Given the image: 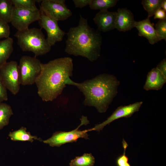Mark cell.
Listing matches in <instances>:
<instances>
[{"label":"cell","instance_id":"6da1fadb","mask_svg":"<svg viewBox=\"0 0 166 166\" xmlns=\"http://www.w3.org/2000/svg\"><path fill=\"white\" fill-rule=\"evenodd\" d=\"M40 73L35 83L42 100L52 101L62 93L67 79L73 75V59L69 57L57 58L41 65Z\"/></svg>","mask_w":166,"mask_h":166},{"label":"cell","instance_id":"7a4b0ae2","mask_svg":"<svg viewBox=\"0 0 166 166\" xmlns=\"http://www.w3.org/2000/svg\"><path fill=\"white\" fill-rule=\"evenodd\" d=\"M120 81L113 75L105 73L81 83L70 78L67 84L76 86L85 97L84 105L95 107L100 113L105 112L117 95Z\"/></svg>","mask_w":166,"mask_h":166},{"label":"cell","instance_id":"3957f363","mask_svg":"<svg viewBox=\"0 0 166 166\" xmlns=\"http://www.w3.org/2000/svg\"><path fill=\"white\" fill-rule=\"evenodd\" d=\"M66 34L65 50L68 54L84 57L92 62L100 57L101 35L99 31L90 27L87 19L81 15L78 25L70 28Z\"/></svg>","mask_w":166,"mask_h":166},{"label":"cell","instance_id":"277c9868","mask_svg":"<svg viewBox=\"0 0 166 166\" xmlns=\"http://www.w3.org/2000/svg\"><path fill=\"white\" fill-rule=\"evenodd\" d=\"M14 36L22 50L32 52L35 57L44 55L51 50V46L40 29L32 28L17 31Z\"/></svg>","mask_w":166,"mask_h":166},{"label":"cell","instance_id":"5b68a950","mask_svg":"<svg viewBox=\"0 0 166 166\" xmlns=\"http://www.w3.org/2000/svg\"><path fill=\"white\" fill-rule=\"evenodd\" d=\"M80 120L81 123L76 128L68 132H56L50 138L42 140V142L49 144L51 147H59L65 144L76 142L80 138L89 139V135L87 132L91 131V129L82 131L78 129L82 125H86L89 124V121L87 117L84 116H82Z\"/></svg>","mask_w":166,"mask_h":166},{"label":"cell","instance_id":"8992f818","mask_svg":"<svg viewBox=\"0 0 166 166\" xmlns=\"http://www.w3.org/2000/svg\"><path fill=\"white\" fill-rule=\"evenodd\" d=\"M42 63L36 57L24 55L18 65L21 85H31L35 83L41 71Z\"/></svg>","mask_w":166,"mask_h":166},{"label":"cell","instance_id":"52a82bcc","mask_svg":"<svg viewBox=\"0 0 166 166\" xmlns=\"http://www.w3.org/2000/svg\"><path fill=\"white\" fill-rule=\"evenodd\" d=\"M0 77L4 85L13 95L19 92L21 85L17 62H7L0 68Z\"/></svg>","mask_w":166,"mask_h":166},{"label":"cell","instance_id":"ba28073f","mask_svg":"<svg viewBox=\"0 0 166 166\" xmlns=\"http://www.w3.org/2000/svg\"><path fill=\"white\" fill-rule=\"evenodd\" d=\"M64 0H41L40 9L46 15L57 21H64L71 16L72 12Z\"/></svg>","mask_w":166,"mask_h":166},{"label":"cell","instance_id":"9c48e42d","mask_svg":"<svg viewBox=\"0 0 166 166\" xmlns=\"http://www.w3.org/2000/svg\"><path fill=\"white\" fill-rule=\"evenodd\" d=\"M41 14L40 9L33 11L18 9L14 7L11 22L17 31L28 29L33 22L38 21Z\"/></svg>","mask_w":166,"mask_h":166},{"label":"cell","instance_id":"30bf717a","mask_svg":"<svg viewBox=\"0 0 166 166\" xmlns=\"http://www.w3.org/2000/svg\"><path fill=\"white\" fill-rule=\"evenodd\" d=\"M40 10L41 14L38 20V24L40 27L46 32L47 41L52 46L56 42L61 41L66 33L60 29L57 21L49 18Z\"/></svg>","mask_w":166,"mask_h":166},{"label":"cell","instance_id":"8fae6325","mask_svg":"<svg viewBox=\"0 0 166 166\" xmlns=\"http://www.w3.org/2000/svg\"><path fill=\"white\" fill-rule=\"evenodd\" d=\"M142 103V101H140L127 105L119 106L105 121L96 125L94 128H91V131L100 132L105 126L115 120L121 118L131 117L135 112L139 111Z\"/></svg>","mask_w":166,"mask_h":166},{"label":"cell","instance_id":"7c38bea8","mask_svg":"<svg viewBox=\"0 0 166 166\" xmlns=\"http://www.w3.org/2000/svg\"><path fill=\"white\" fill-rule=\"evenodd\" d=\"M117 12L101 10L93 19L99 31L106 32L115 29Z\"/></svg>","mask_w":166,"mask_h":166},{"label":"cell","instance_id":"4fadbf2b","mask_svg":"<svg viewBox=\"0 0 166 166\" xmlns=\"http://www.w3.org/2000/svg\"><path fill=\"white\" fill-rule=\"evenodd\" d=\"M150 18L139 21H135L134 27L138 31V35L147 38L152 45L160 41L154 27V24L152 23Z\"/></svg>","mask_w":166,"mask_h":166},{"label":"cell","instance_id":"5bb4252c","mask_svg":"<svg viewBox=\"0 0 166 166\" xmlns=\"http://www.w3.org/2000/svg\"><path fill=\"white\" fill-rule=\"evenodd\" d=\"M135 21L130 10L127 8H118L117 12L115 29L120 31L130 30L134 27Z\"/></svg>","mask_w":166,"mask_h":166},{"label":"cell","instance_id":"9a60e30c","mask_svg":"<svg viewBox=\"0 0 166 166\" xmlns=\"http://www.w3.org/2000/svg\"><path fill=\"white\" fill-rule=\"evenodd\" d=\"M166 82V77L156 68L152 69L147 75L144 89L146 91L161 89Z\"/></svg>","mask_w":166,"mask_h":166},{"label":"cell","instance_id":"2e32d148","mask_svg":"<svg viewBox=\"0 0 166 166\" xmlns=\"http://www.w3.org/2000/svg\"><path fill=\"white\" fill-rule=\"evenodd\" d=\"M14 40L10 37L0 40V68L7 62L14 50Z\"/></svg>","mask_w":166,"mask_h":166},{"label":"cell","instance_id":"e0dca14e","mask_svg":"<svg viewBox=\"0 0 166 166\" xmlns=\"http://www.w3.org/2000/svg\"><path fill=\"white\" fill-rule=\"evenodd\" d=\"M8 136L11 140L14 141H27L32 142L34 140L41 141L38 137L33 136L27 132L26 128L23 127L17 130L10 132Z\"/></svg>","mask_w":166,"mask_h":166},{"label":"cell","instance_id":"ac0fdd59","mask_svg":"<svg viewBox=\"0 0 166 166\" xmlns=\"http://www.w3.org/2000/svg\"><path fill=\"white\" fill-rule=\"evenodd\" d=\"M13 8L10 0H0V20L10 22Z\"/></svg>","mask_w":166,"mask_h":166},{"label":"cell","instance_id":"d6986e66","mask_svg":"<svg viewBox=\"0 0 166 166\" xmlns=\"http://www.w3.org/2000/svg\"><path fill=\"white\" fill-rule=\"evenodd\" d=\"M95 158L91 153H85L81 156H76L71 160L69 166H93Z\"/></svg>","mask_w":166,"mask_h":166},{"label":"cell","instance_id":"ffe728a7","mask_svg":"<svg viewBox=\"0 0 166 166\" xmlns=\"http://www.w3.org/2000/svg\"><path fill=\"white\" fill-rule=\"evenodd\" d=\"M13 114L12 109L9 105L2 102L0 103V130L8 124Z\"/></svg>","mask_w":166,"mask_h":166},{"label":"cell","instance_id":"44dd1931","mask_svg":"<svg viewBox=\"0 0 166 166\" xmlns=\"http://www.w3.org/2000/svg\"><path fill=\"white\" fill-rule=\"evenodd\" d=\"M118 0H91L89 6L91 9L101 10H108L116 5Z\"/></svg>","mask_w":166,"mask_h":166},{"label":"cell","instance_id":"7402d4cb","mask_svg":"<svg viewBox=\"0 0 166 166\" xmlns=\"http://www.w3.org/2000/svg\"><path fill=\"white\" fill-rule=\"evenodd\" d=\"M163 1V0H142L141 4L148 13V17L150 18L153 16L157 10L161 8Z\"/></svg>","mask_w":166,"mask_h":166},{"label":"cell","instance_id":"603a6c76","mask_svg":"<svg viewBox=\"0 0 166 166\" xmlns=\"http://www.w3.org/2000/svg\"><path fill=\"white\" fill-rule=\"evenodd\" d=\"M14 7L33 11L39 10L36 5L35 0H10Z\"/></svg>","mask_w":166,"mask_h":166},{"label":"cell","instance_id":"cb8c5ba5","mask_svg":"<svg viewBox=\"0 0 166 166\" xmlns=\"http://www.w3.org/2000/svg\"><path fill=\"white\" fill-rule=\"evenodd\" d=\"M122 143L124 149V152L117 158L116 160V165L117 166H131L128 162V157L126 155V150L128 144L124 139L122 140Z\"/></svg>","mask_w":166,"mask_h":166},{"label":"cell","instance_id":"d4e9b609","mask_svg":"<svg viewBox=\"0 0 166 166\" xmlns=\"http://www.w3.org/2000/svg\"><path fill=\"white\" fill-rule=\"evenodd\" d=\"M155 28L160 41L166 40V19L159 20L156 24Z\"/></svg>","mask_w":166,"mask_h":166},{"label":"cell","instance_id":"484cf974","mask_svg":"<svg viewBox=\"0 0 166 166\" xmlns=\"http://www.w3.org/2000/svg\"><path fill=\"white\" fill-rule=\"evenodd\" d=\"M10 27L8 23L0 20V40L3 38L9 37Z\"/></svg>","mask_w":166,"mask_h":166},{"label":"cell","instance_id":"4316f807","mask_svg":"<svg viewBox=\"0 0 166 166\" xmlns=\"http://www.w3.org/2000/svg\"><path fill=\"white\" fill-rule=\"evenodd\" d=\"M7 89L3 83L0 77V103L8 100Z\"/></svg>","mask_w":166,"mask_h":166},{"label":"cell","instance_id":"83f0119b","mask_svg":"<svg viewBox=\"0 0 166 166\" xmlns=\"http://www.w3.org/2000/svg\"><path fill=\"white\" fill-rule=\"evenodd\" d=\"M91 0H73V1L76 8H80L81 9L89 5Z\"/></svg>","mask_w":166,"mask_h":166},{"label":"cell","instance_id":"f1b7e54d","mask_svg":"<svg viewBox=\"0 0 166 166\" xmlns=\"http://www.w3.org/2000/svg\"><path fill=\"white\" fill-rule=\"evenodd\" d=\"M154 19L163 20L166 19V12L162 8L157 10L154 14Z\"/></svg>","mask_w":166,"mask_h":166},{"label":"cell","instance_id":"f546056e","mask_svg":"<svg viewBox=\"0 0 166 166\" xmlns=\"http://www.w3.org/2000/svg\"><path fill=\"white\" fill-rule=\"evenodd\" d=\"M166 77V59H164L156 67Z\"/></svg>","mask_w":166,"mask_h":166},{"label":"cell","instance_id":"4dcf8cb0","mask_svg":"<svg viewBox=\"0 0 166 166\" xmlns=\"http://www.w3.org/2000/svg\"><path fill=\"white\" fill-rule=\"evenodd\" d=\"M161 8L166 12V0H163L161 5Z\"/></svg>","mask_w":166,"mask_h":166}]
</instances>
